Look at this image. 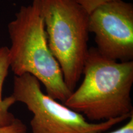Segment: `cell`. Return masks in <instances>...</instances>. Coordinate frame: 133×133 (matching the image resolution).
Segmentation results:
<instances>
[{"label": "cell", "instance_id": "obj_1", "mask_svg": "<svg viewBox=\"0 0 133 133\" xmlns=\"http://www.w3.org/2000/svg\"><path fill=\"white\" fill-rule=\"evenodd\" d=\"M80 86L64 102L65 105L92 121L131 116L133 62L110 59L89 48L83 66Z\"/></svg>", "mask_w": 133, "mask_h": 133}, {"label": "cell", "instance_id": "obj_2", "mask_svg": "<svg viewBox=\"0 0 133 133\" xmlns=\"http://www.w3.org/2000/svg\"><path fill=\"white\" fill-rule=\"evenodd\" d=\"M8 32L11 41L10 67L16 76L30 74L43 83L47 95L65 102L72 92L48 46L39 0L22 6L8 25Z\"/></svg>", "mask_w": 133, "mask_h": 133}, {"label": "cell", "instance_id": "obj_3", "mask_svg": "<svg viewBox=\"0 0 133 133\" xmlns=\"http://www.w3.org/2000/svg\"><path fill=\"white\" fill-rule=\"evenodd\" d=\"M48 46L74 92L88 52L89 14L76 0H39Z\"/></svg>", "mask_w": 133, "mask_h": 133}, {"label": "cell", "instance_id": "obj_4", "mask_svg": "<svg viewBox=\"0 0 133 133\" xmlns=\"http://www.w3.org/2000/svg\"><path fill=\"white\" fill-rule=\"evenodd\" d=\"M39 80L30 74L15 76L11 96L24 103L33 114L32 133H98L108 130L131 116H124L102 123H89L84 116L44 94Z\"/></svg>", "mask_w": 133, "mask_h": 133}, {"label": "cell", "instance_id": "obj_5", "mask_svg": "<svg viewBox=\"0 0 133 133\" xmlns=\"http://www.w3.org/2000/svg\"><path fill=\"white\" fill-rule=\"evenodd\" d=\"M89 31L103 56L119 62L132 61V3L116 0L96 8L89 14Z\"/></svg>", "mask_w": 133, "mask_h": 133}, {"label": "cell", "instance_id": "obj_6", "mask_svg": "<svg viewBox=\"0 0 133 133\" xmlns=\"http://www.w3.org/2000/svg\"><path fill=\"white\" fill-rule=\"evenodd\" d=\"M10 67L9 50L6 46L0 47V128L12 124L16 118L9 109L16 100L12 96L3 99V86Z\"/></svg>", "mask_w": 133, "mask_h": 133}, {"label": "cell", "instance_id": "obj_7", "mask_svg": "<svg viewBox=\"0 0 133 133\" xmlns=\"http://www.w3.org/2000/svg\"><path fill=\"white\" fill-rule=\"evenodd\" d=\"M0 133H28V132L24 123L16 118L10 125L0 128Z\"/></svg>", "mask_w": 133, "mask_h": 133}, {"label": "cell", "instance_id": "obj_8", "mask_svg": "<svg viewBox=\"0 0 133 133\" xmlns=\"http://www.w3.org/2000/svg\"><path fill=\"white\" fill-rule=\"evenodd\" d=\"M90 14L96 8L105 3L116 0H76Z\"/></svg>", "mask_w": 133, "mask_h": 133}, {"label": "cell", "instance_id": "obj_9", "mask_svg": "<svg viewBox=\"0 0 133 133\" xmlns=\"http://www.w3.org/2000/svg\"><path fill=\"white\" fill-rule=\"evenodd\" d=\"M98 133H103V132ZM109 133H133V115L131 116L128 122L123 126Z\"/></svg>", "mask_w": 133, "mask_h": 133}]
</instances>
